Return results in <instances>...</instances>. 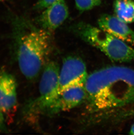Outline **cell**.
Listing matches in <instances>:
<instances>
[{
	"instance_id": "6da1fadb",
	"label": "cell",
	"mask_w": 134,
	"mask_h": 135,
	"mask_svg": "<svg viewBox=\"0 0 134 135\" xmlns=\"http://www.w3.org/2000/svg\"><path fill=\"white\" fill-rule=\"evenodd\" d=\"M84 103L89 113H107L134 105V70L123 66H105L89 74Z\"/></svg>"
},
{
	"instance_id": "7a4b0ae2",
	"label": "cell",
	"mask_w": 134,
	"mask_h": 135,
	"mask_svg": "<svg viewBox=\"0 0 134 135\" xmlns=\"http://www.w3.org/2000/svg\"><path fill=\"white\" fill-rule=\"evenodd\" d=\"M16 37L20 72L28 80L35 79L48 62L53 46L51 32L28 25L20 28Z\"/></svg>"
},
{
	"instance_id": "3957f363",
	"label": "cell",
	"mask_w": 134,
	"mask_h": 135,
	"mask_svg": "<svg viewBox=\"0 0 134 135\" xmlns=\"http://www.w3.org/2000/svg\"><path fill=\"white\" fill-rule=\"evenodd\" d=\"M72 30L85 42L104 53L111 61L120 63L134 62V48L99 27L80 22L72 26Z\"/></svg>"
},
{
	"instance_id": "277c9868",
	"label": "cell",
	"mask_w": 134,
	"mask_h": 135,
	"mask_svg": "<svg viewBox=\"0 0 134 135\" xmlns=\"http://www.w3.org/2000/svg\"><path fill=\"white\" fill-rule=\"evenodd\" d=\"M60 69L57 62L50 61L43 69L39 87V95L26 104L24 114L29 119L40 115L58 94Z\"/></svg>"
},
{
	"instance_id": "5b68a950",
	"label": "cell",
	"mask_w": 134,
	"mask_h": 135,
	"mask_svg": "<svg viewBox=\"0 0 134 135\" xmlns=\"http://www.w3.org/2000/svg\"><path fill=\"white\" fill-rule=\"evenodd\" d=\"M88 76L86 65L82 59L75 56H67L60 69L58 94L70 87L85 85Z\"/></svg>"
},
{
	"instance_id": "8992f818",
	"label": "cell",
	"mask_w": 134,
	"mask_h": 135,
	"mask_svg": "<svg viewBox=\"0 0 134 135\" xmlns=\"http://www.w3.org/2000/svg\"><path fill=\"white\" fill-rule=\"evenodd\" d=\"M84 85L70 87L59 93L47 107L43 115H55L84 103L86 98Z\"/></svg>"
},
{
	"instance_id": "52a82bcc",
	"label": "cell",
	"mask_w": 134,
	"mask_h": 135,
	"mask_svg": "<svg viewBox=\"0 0 134 135\" xmlns=\"http://www.w3.org/2000/svg\"><path fill=\"white\" fill-rule=\"evenodd\" d=\"M17 84L11 74L2 70L0 71V109L4 115L14 112L17 105Z\"/></svg>"
},
{
	"instance_id": "ba28073f",
	"label": "cell",
	"mask_w": 134,
	"mask_h": 135,
	"mask_svg": "<svg viewBox=\"0 0 134 135\" xmlns=\"http://www.w3.org/2000/svg\"><path fill=\"white\" fill-rule=\"evenodd\" d=\"M99 27L115 37L134 46V31L116 17L104 14L97 21Z\"/></svg>"
},
{
	"instance_id": "9c48e42d",
	"label": "cell",
	"mask_w": 134,
	"mask_h": 135,
	"mask_svg": "<svg viewBox=\"0 0 134 135\" xmlns=\"http://www.w3.org/2000/svg\"><path fill=\"white\" fill-rule=\"evenodd\" d=\"M40 15L38 22L40 28L52 32L68 18L69 10L65 0L51 5Z\"/></svg>"
},
{
	"instance_id": "30bf717a",
	"label": "cell",
	"mask_w": 134,
	"mask_h": 135,
	"mask_svg": "<svg viewBox=\"0 0 134 135\" xmlns=\"http://www.w3.org/2000/svg\"><path fill=\"white\" fill-rule=\"evenodd\" d=\"M113 8L115 16L125 23L134 22V1L133 0H115Z\"/></svg>"
},
{
	"instance_id": "8fae6325",
	"label": "cell",
	"mask_w": 134,
	"mask_h": 135,
	"mask_svg": "<svg viewBox=\"0 0 134 135\" xmlns=\"http://www.w3.org/2000/svg\"><path fill=\"white\" fill-rule=\"evenodd\" d=\"M75 2L77 8L82 12L100 5L101 0H75Z\"/></svg>"
},
{
	"instance_id": "7c38bea8",
	"label": "cell",
	"mask_w": 134,
	"mask_h": 135,
	"mask_svg": "<svg viewBox=\"0 0 134 135\" xmlns=\"http://www.w3.org/2000/svg\"><path fill=\"white\" fill-rule=\"evenodd\" d=\"M64 0H38L35 5L37 9H45L51 5Z\"/></svg>"
},
{
	"instance_id": "4fadbf2b",
	"label": "cell",
	"mask_w": 134,
	"mask_h": 135,
	"mask_svg": "<svg viewBox=\"0 0 134 135\" xmlns=\"http://www.w3.org/2000/svg\"><path fill=\"white\" fill-rule=\"evenodd\" d=\"M6 130L5 125V116L0 109V132H5Z\"/></svg>"
},
{
	"instance_id": "5bb4252c",
	"label": "cell",
	"mask_w": 134,
	"mask_h": 135,
	"mask_svg": "<svg viewBox=\"0 0 134 135\" xmlns=\"http://www.w3.org/2000/svg\"><path fill=\"white\" fill-rule=\"evenodd\" d=\"M129 134L134 135V123L131 127L130 130L129 131Z\"/></svg>"
},
{
	"instance_id": "9a60e30c",
	"label": "cell",
	"mask_w": 134,
	"mask_h": 135,
	"mask_svg": "<svg viewBox=\"0 0 134 135\" xmlns=\"http://www.w3.org/2000/svg\"><path fill=\"white\" fill-rule=\"evenodd\" d=\"M4 1V0H0V1Z\"/></svg>"
}]
</instances>
